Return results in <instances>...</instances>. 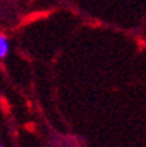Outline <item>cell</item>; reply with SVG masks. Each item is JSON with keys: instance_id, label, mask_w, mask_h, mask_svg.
Masks as SVG:
<instances>
[{"instance_id": "7a4b0ae2", "label": "cell", "mask_w": 146, "mask_h": 147, "mask_svg": "<svg viewBox=\"0 0 146 147\" xmlns=\"http://www.w3.org/2000/svg\"><path fill=\"white\" fill-rule=\"evenodd\" d=\"M0 147H5V146H2V144H0Z\"/></svg>"}, {"instance_id": "6da1fadb", "label": "cell", "mask_w": 146, "mask_h": 147, "mask_svg": "<svg viewBox=\"0 0 146 147\" xmlns=\"http://www.w3.org/2000/svg\"><path fill=\"white\" fill-rule=\"evenodd\" d=\"M9 49H11V45H9V40L5 34H0V59H3L7 57L9 54Z\"/></svg>"}]
</instances>
